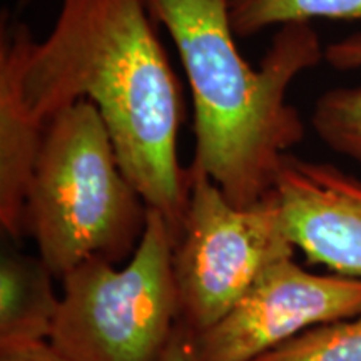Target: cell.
Instances as JSON below:
<instances>
[{
    "instance_id": "1",
    "label": "cell",
    "mask_w": 361,
    "mask_h": 361,
    "mask_svg": "<svg viewBox=\"0 0 361 361\" xmlns=\"http://www.w3.org/2000/svg\"><path fill=\"white\" fill-rule=\"evenodd\" d=\"M156 22L149 0H61L52 32L30 49L24 97L45 126L92 102L124 176L179 241L191 192L178 157L184 101Z\"/></svg>"
},
{
    "instance_id": "2",
    "label": "cell",
    "mask_w": 361,
    "mask_h": 361,
    "mask_svg": "<svg viewBox=\"0 0 361 361\" xmlns=\"http://www.w3.org/2000/svg\"><path fill=\"white\" fill-rule=\"evenodd\" d=\"M156 20L178 47L194 102V157L238 207L264 200L284 157L305 139L288 90L324 59L310 22L279 27L259 69L241 57L229 22V0H149Z\"/></svg>"
},
{
    "instance_id": "3",
    "label": "cell",
    "mask_w": 361,
    "mask_h": 361,
    "mask_svg": "<svg viewBox=\"0 0 361 361\" xmlns=\"http://www.w3.org/2000/svg\"><path fill=\"white\" fill-rule=\"evenodd\" d=\"M147 211L92 102L80 99L49 121L27 192L25 233L54 276L90 259L117 264L133 255Z\"/></svg>"
},
{
    "instance_id": "4",
    "label": "cell",
    "mask_w": 361,
    "mask_h": 361,
    "mask_svg": "<svg viewBox=\"0 0 361 361\" xmlns=\"http://www.w3.org/2000/svg\"><path fill=\"white\" fill-rule=\"evenodd\" d=\"M176 243L149 209L124 266L90 259L67 273L49 343L69 361H161L180 318Z\"/></svg>"
},
{
    "instance_id": "5",
    "label": "cell",
    "mask_w": 361,
    "mask_h": 361,
    "mask_svg": "<svg viewBox=\"0 0 361 361\" xmlns=\"http://www.w3.org/2000/svg\"><path fill=\"white\" fill-rule=\"evenodd\" d=\"M191 173L183 233L174 250L180 322L201 335L236 306L279 259L298 251L284 229L276 194L247 207L224 197L204 174Z\"/></svg>"
},
{
    "instance_id": "6",
    "label": "cell",
    "mask_w": 361,
    "mask_h": 361,
    "mask_svg": "<svg viewBox=\"0 0 361 361\" xmlns=\"http://www.w3.org/2000/svg\"><path fill=\"white\" fill-rule=\"evenodd\" d=\"M361 313V278L273 263L241 301L197 335L201 361H252L311 328Z\"/></svg>"
},
{
    "instance_id": "7",
    "label": "cell",
    "mask_w": 361,
    "mask_h": 361,
    "mask_svg": "<svg viewBox=\"0 0 361 361\" xmlns=\"http://www.w3.org/2000/svg\"><path fill=\"white\" fill-rule=\"evenodd\" d=\"M284 229L311 264L361 278V180L288 154L274 186Z\"/></svg>"
},
{
    "instance_id": "8",
    "label": "cell",
    "mask_w": 361,
    "mask_h": 361,
    "mask_svg": "<svg viewBox=\"0 0 361 361\" xmlns=\"http://www.w3.org/2000/svg\"><path fill=\"white\" fill-rule=\"evenodd\" d=\"M35 40L22 22L0 27V224L11 238L25 231V200L42 147L45 124L24 97V75Z\"/></svg>"
},
{
    "instance_id": "9",
    "label": "cell",
    "mask_w": 361,
    "mask_h": 361,
    "mask_svg": "<svg viewBox=\"0 0 361 361\" xmlns=\"http://www.w3.org/2000/svg\"><path fill=\"white\" fill-rule=\"evenodd\" d=\"M40 258L4 252L0 261V348L49 341L61 296Z\"/></svg>"
},
{
    "instance_id": "10",
    "label": "cell",
    "mask_w": 361,
    "mask_h": 361,
    "mask_svg": "<svg viewBox=\"0 0 361 361\" xmlns=\"http://www.w3.org/2000/svg\"><path fill=\"white\" fill-rule=\"evenodd\" d=\"M324 61L333 69H361V32L331 42ZM311 126L326 147L361 168V85L329 89L314 102Z\"/></svg>"
},
{
    "instance_id": "11",
    "label": "cell",
    "mask_w": 361,
    "mask_h": 361,
    "mask_svg": "<svg viewBox=\"0 0 361 361\" xmlns=\"http://www.w3.org/2000/svg\"><path fill=\"white\" fill-rule=\"evenodd\" d=\"M313 19H361V0H229V22L236 37Z\"/></svg>"
},
{
    "instance_id": "12",
    "label": "cell",
    "mask_w": 361,
    "mask_h": 361,
    "mask_svg": "<svg viewBox=\"0 0 361 361\" xmlns=\"http://www.w3.org/2000/svg\"><path fill=\"white\" fill-rule=\"evenodd\" d=\"M252 361H361V313L311 328Z\"/></svg>"
},
{
    "instance_id": "13",
    "label": "cell",
    "mask_w": 361,
    "mask_h": 361,
    "mask_svg": "<svg viewBox=\"0 0 361 361\" xmlns=\"http://www.w3.org/2000/svg\"><path fill=\"white\" fill-rule=\"evenodd\" d=\"M161 361H201L197 335L180 319Z\"/></svg>"
},
{
    "instance_id": "14",
    "label": "cell",
    "mask_w": 361,
    "mask_h": 361,
    "mask_svg": "<svg viewBox=\"0 0 361 361\" xmlns=\"http://www.w3.org/2000/svg\"><path fill=\"white\" fill-rule=\"evenodd\" d=\"M0 361H69L49 341L0 348Z\"/></svg>"
},
{
    "instance_id": "15",
    "label": "cell",
    "mask_w": 361,
    "mask_h": 361,
    "mask_svg": "<svg viewBox=\"0 0 361 361\" xmlns=\"http://www.w3.org/2000/svg\"><path fill=\"white\" fill-rule=\"evenodd\" d=\"M32 2H35V0H17V6L25 7V6H30Z\"/></svg>"
}]
</instances>
